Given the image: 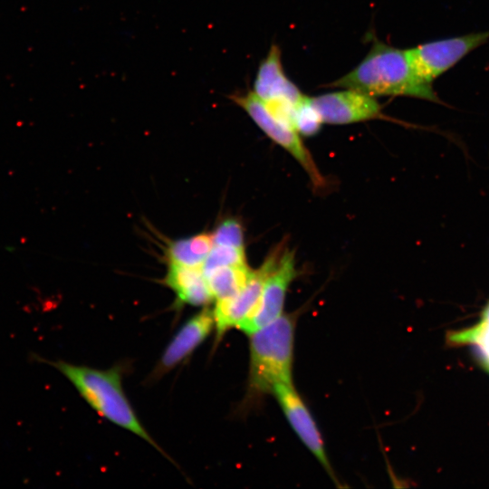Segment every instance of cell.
<instances>
[{
	"label": "cell",
	"instance_id": "cell-1",
	"mask_svg": "<svg viewBox=\"0 0 489 489\" xmlns=\"http://www.w3.org/2000/svg\"><path fill=\"white\" fill-rule=\"evenodd\" d=\"M329 86L353 89L373 97L408 96L439 101L432 82L419 72L410 50L396 48L377 39L353 70Z\"/></svg>",
	"mask_w": 489,
	"mask_h": 489
},
{
	"label": "cell",
	"instance_id": "cell-2",
	"mask_svg": "<svg viewBox=\"0 0 489 489\" xmlns=\"http://www.w3.org/2000/svg\"><path fill=\"white\" fill-rule=\"evenodd\" d=\"M45 362L65 376L100 416L137 435L161 451L139 420L128 400L122 388L119 368L102 370L62 360Z\"/></svg>",
	"mask_w": 489,
	"mask_h": 489
},
{
	"label": "cell",
	"instance_id": "cell-3",
	"mask_svg": "<svg viewBox=\"0 0 489 489\" xmlns=\"http://www.w3.org/2000/svg\"><path fill=\"white\" fill-rule=\"evenodd\" d=\"M295 324L293 315L283 313L248 335V394L251 397L273 394L277 385L292 383Z\"/></svg>",
	"mask_w": 489,
	"mask_h": 489
},
{
	"label": "cell",
	"instance_id": "cell-4",
	"mask_svg": "<svg viewBox=\"0 0 489 489\" xmlns=\"http://www.w3.org/2000/svg\"><path fill=\"white\" fill-rule=\"evenodd\" d=\"M229 99L240 106L270 139L292 154L316 186L322 185L323 178L294 129L278 120L254 91L234 93Z\"/></svg>",
	"mask_w": 489,
	"mask_h": 489
},
{
	"label": "cell",
	"instance_id": "cell-5",
	"mask_svg": "<svg viewBox=\"0 0 489 489\" xmlns=\"http://www.w3.org/2000/svg\"><path fill=\"white\" fill-rule=\"evenodd\" d=\"M282 254L280 249L272 253L264 263L254 271L246 285L234 296L216 300L213 314L216 339L233 328H239L255 311L264 283L269 273L277 266Z\"/></svg>",
	"mask_w": 489,
	"mask_h": 489
},
{
	"label": "cell",
	"instance_id": "cell-6",
	"mask_svg": "<svg viewBox=\"0 0 489 489\" xmlns=\"http://www.w3.org/2000/svg\"><path fill=\"white\" fill-rule=\"evenodd\" d=\"M488 39L489 30L432 41L409 50L419 72L433 82Z\"/></svg>",
	"mask_w": 489,
	"mask_h": 489
},
{
	"label": "cell",
	"instance_id": "cell-7",
	"mask_svg": "<svg viewBox=\"0 0 489 489\" xmlns=\"http://www.w3.org/2000/svg\"><path fill=\"white\" fill-rule=\"evenodd\" d=\"M296 275L292 252L284 251L277 266L267 276L254 313L238 330L249 335L283 314L287 289Z\"/></svg>",
	"mask_w": 489,
	"mask_h": 489
},
{
	"label": "cell",
	"instance_id": "cell-8",
	"mask_svg": "<svg viewBox=\"0 0 489 489\" xmlns=\"http://www.w3.org/2000/svg\"><path fill=\"white\" fill-rule=\"evenodd\" d=\"M289 424L303 445L336 482L320 430L310 410L292 384L277 385L273 391Z\"/></svg>",
	"mask_w": 489,
	"mask_h": 489
},
{
	"label": "cell",
	"instance_id": "cell-9",
	"mask_svg": "<svg viewBox=\"0 0 489 489\" xmlns=\"http://www.w3.org/2000/svg\"><path fill=\"white\" fill-rule=\"evenodd\" d=\"M322 122L350 124L382 117L375 97L353 89H344L311 97Z\"/></svg>",
	"mask_w": 489,
	"mask_h": 489
},
{
	"label": "cell",
	"instance_id": "cell-10",
	"mask_svg": "<svg viewBox=\"0 0 489 489\" xmlns=\"http://www.w3.org/2000/svg\"><path fill=\"white\" fill-rule=\"evenodd\" d=\"M254 92L266 104L286 103L297 105L303 94L283 72L281 52L272 45L258 67Z\"/></svg>",
	"mask_w": 489,
	"mask_h": 489
},
{
	"label": "cell",
	"instance_id": "cell-11",
	"mask_svg": "<svg viewBox=\"0 0 489 489\" xmlns=\"http://www.w3.org/2000/svg\"><path fill=\"white\" fill-rule=\"evenodd\" d=\"M213 330H215L213 311L204 309L191 317L171 339L154 374L162 375L184 361Z\"/></svg>",
	"mask_w": 489,
	"mask_h": 489
},
{
	"label": "cell",
	"instance_id": "cell-12",
	"mask_svg": "<svg viewBox=\"0 0 489 489\" xmlns=\"http://www.w3.org/2000/svg\"><path fill=\"white\" fill-rule=\"evenodd\" d=\"M165 283L175 292L182 303L200 306L214 299L202 267L170 264Z\"/></svg>",
	"mask_w": 489,
	"mask_h": 489
},
{
	"label": "cell",
	"instance_id": "cell-13",
	"mask_svg": "<svg viewBox=\"0 0 489 489\" xmlns=\"http://www.w3.org/2000/svg\"><path fill=\"white\" fill-rule=\"evenodd\" d=\"M246 264L216 268L205 274L213 298L216 300L234 296L254 275Z\"/></svg>",
	"mask_w": 489,
	"mask_h": 489
},
{
	"label": "cell",
	"instance_id": "cell-14",
	"mask_svg": "<svg viewBox=\"0 0 489 489\" xmlns=\"http://www.w3.org/2000/svg\"><path fill=\"white\" fill-rule=\"evenodd\" d=\"M244 264H245L244 248L214 245L203 263L202 270L204 274H206L219 267Z\"/></svg>",
	"mask_w": 489,
	"mask_h": 489
},
{
	"label": "cell",
	"instance_id": "cell-15",
	"mask_svg": "<svg viewBox=\"0 0 489 489\" xmlns=\"http://www.w3.org/2000/svg\"><path fill=\"white\" fill-rule=\"evenodd\" d=\"M322 123L311 97L304 95L295 108L294 129L302 135L311 136L318 132Z\"/></svg>",
	"mask_w": 489,
	"mask_h": 489
},
{
	"label": "cell",
	"instance_id": "cell-16",
	"mask_svg": "<svg viewBox=\"0 0 489 489\" xmlns=\"http://www.w3.org/2000/svg\"><path fill=\"white\" fill-rule=\"evenodd\" d=\"M167 254L170 264H174L202 267L204 263V259L194 252L190 238L173 242L169 244Z\"/></svg>",
	"mask_w": 489,
	"mask_h": 489
},
{
	"label": "cell",
	"instance_id": "cell-17",
	"mask_svg": "<svg viewBox=\"0 0 489 489\" xmlns=\"http://www.w3.org/2000/svg\"><path fill=\"white\" fill-rule=\"evenodd\" d=\"M214 245H227L244 248L242 225L235 219L222 222L212 235Z\"/></svg>",
	"mask_w": 489,
	"mask_h": 489
},
{
	"label": "cell",
	"instance_id": "cell-18",
	"mask_svg": "<svg viewBox=\"0 0 489 489\" xmlns=\"http://www.w3.org/2000/svg\"><path fill=\"white\" fill-rule=\"evenodd\" d=\"M486 365H487V367H488V369H489V361H488V362H486Z\"/></svg>",
	"mask_w": 489,
	"mask_h": 489
}]
</instances>
